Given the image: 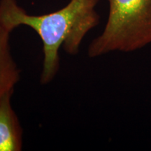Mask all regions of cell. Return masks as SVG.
Instances as JSON below:
<instances>
[{
    "label": "cell",
    "mask_w": 151,
    "mask_h": 151,
    "mask_svg": "<svg viewBox=\"0 0 151 151\" xmlns=\"http://www.w3.org/2000/svg\"><path fill=\"white\" fill-rule=\"evenodd\" d=\"M10 34L0 25V99L7 94L14 93L20 80V70L11 52Z\"/></svg>",
    "instance_id": "obj_4"
},
{
    "label": "cell",
    "mask_w": 151,
    "mask_h": 151,
    "mask_svg": "<svg viewBox=\"0 0 151 151\" xmlns=\"http://www.w3.org/2000/svg\"><path fill=\"white\" fill-rule=\"evenodd\" d=\"M99 1L70 0L60 10L35 16L27 14L16 0H0V25L11 32L19 26H27L38 34L43 53L40 81L48 84L59 71L60 48L71 55H77L87 34L99 24Z\"/></svg>",
    "instance_id": "obj_1"
},
{
    "label": "cell",
    "mask_w": 151,
    "mask_h": 151,
    "mask_svg": "<svg viewBox=\"0 0 151 151\" xmlns=\"http://www.w3.org/2000/svg\"><path fill=\"white\" fill-rule=\"evenodd\" d=\"M109 17L88 50L90 58L132 52L151 43V0H109Z\"/></svg>",
    "instance_id": "obj_2"
},
{
    "label": "cell",
    "mask_w": 151,
    "mask_h": 151,
    "mask_svg": "<svg viewBox=\"0 0 151 151\" xmlns=\"http://www.w3.org/2000/svg\"><path fill=\"white\" fill-rule=\"evenodd\" d=\"M13 93L0 99V151H20L22 128L11 105Z\"/></svg>",
    "instance_id": "obj_3"
}]
</instances>
